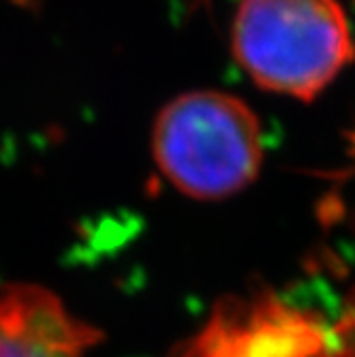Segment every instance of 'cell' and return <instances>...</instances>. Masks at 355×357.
Returning a JSON list of instances; mask_svg holds the SVG:
<instances>
[{
    "label": "cell",
    "instance_id": "6da1fadb",
    "mask_svg": "<svg viewBox=\"0 0 355 357\" xmlns=\"http://www.w3.org/2000/svg\"><path fill=\"white\" fill-rule=\"evenodd\" d=\"M232 50L257 86L300 101L324 92L355 56L338 0H240Z\"/></svg>",
    "mask_w": 355,
    "mask_h": 357
},
{
    "label": "cell",
    "instance_id": "7a4b0ae2",
    "mask_svg": "<svg viewBox=\"0 0 355 357\" xmlns=\"http://www.w3.org/2000/svg\"><path fill=\"white\" fill-rule=\"evenodd\" d=\"M152 154L160 174L186 197L227 199L262 169V124L240 96L220 90L186 92L156 116Z\"/></svg>",
    "mask_w": 355,
    "mask_h": 357
},
{
    "label": "cell",
    "instance_id": "277c9868",
    "mask_svg": "<svg viewBox=\"0 0 355 357\" xmlns=\"http://www.w3.org/2000/svg\"><path fill=\"white\" fill-rule=\"evenodd\" d=\"M101 332L45 287H0V357H86Z\"/></svg>",
    "mask_w": 355,
    "mask_h": 357
},
{
    "label": "cell",
    "instance_id": "3957f363",
    "mask_svg": "<svg viewBox=\"0 0 355 357\" xmlns=\"http://www.w3.org/2000/svg\"><path fill=\"white\" fill-rule=\"evenodd\" d=\"M326 323L272 291L220 300L169 357H330Z\"/></svg>",
    "mask_w": 355,
    "mask_h": 357
}]
</instances>
